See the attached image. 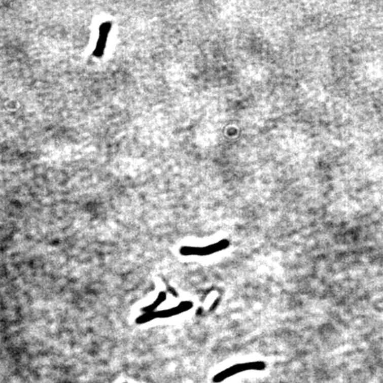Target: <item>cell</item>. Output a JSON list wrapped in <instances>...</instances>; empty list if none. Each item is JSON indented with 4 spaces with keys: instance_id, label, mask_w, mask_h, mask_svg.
I'll return each mask as SVG.
<instances>
[{
    "instance_id": "cell-1",
    "label": "cell",
    "mask_w": 383,
    "mask_h": 383,
    "mask_svg": "<svg viewBox=\"0 0 383 383\" xmlns=\"http://www.w3.org/2000/svg\"><path fill=\"white\" fill-rule=\"evenodd\" d=\"M265 363L263 361H257V362L243 363V364H238L235 366H231L221 373H218L215 376L214 380L216 382H219L221 380H224L226 378L232 376L233 374L248 371V370H257V371H262L265 369Z\"/></svg>"
},
{
    "instance_id": "cell-2",
    "label": "cell",
    "mask_w": 383,
    "mask_h": 383,
    "mask_svg": "<svg viewBox=\"0 0 383 383\" xmlns=\"http://www.w3.org/2000/svg\"><path fill=\"white\" fill-rule=\"evenodd\" d=\"M230 246V240L223 239L218 242L213 243L211 245L205 247H194L193 248V256L198 257H207L212 254L218 253L220 251L226 250Z\"/></svg>"
},
{
    "instance_id": "cell-3",
    "label": "cell",
    "mask_w": 383,
    "mask_h": 383,
    "mask_svg": "<svg viewBox=\"0 0 383 383\" xmlns=\"http://www.w3.org/2000/svg\"><path fill=\"white\" fill-rule=\"evenodd\" d=\"M182 312H183L182 309H180V306L178 305L177 307H173L171 309H164V310L157 311V318H159V319H166V318H169V317L180 315Z\"/></svg>"
},
{
    "instance_id": "cell-4",
    "label": "cell",
    "mask_w": 383,
    "mask_h": 383,
    "mask_svg": "<svg viewBox=\"0 0 383 383\" xmlns=\"http://www.w3.org/2000/svg\"><path fill=\"white\" fill-rule=\"evenodd\" d=\"M166 299V294L165 293H163V292H162V293H160L158 295V297L156 298V301H155L153 304H152L151 306H149V307H148L147 309H144L147 310L146 311V313L147 312H152V311H154V309H155V308H157L162 302H164L165 301Z\"/></svg>"
},
{
    "instance_id": "cell-5",
    "label": "cell",
    "mask_w": 383,
    "mask_h": 383,
    "mask_svg": "<svg viewBox=\"0 0 383 383\" xmlns=\"http://www.w3.org/2000/svg\"><path fill=\"white\" fill-rule=\"evenodd\" d=\"M157 318V311H152V312L145 313L144 315L140 317L137 320V322L138 324L147 323L148 321H151V320H155Z\"/></svg>"
},
{
    "instance_id": "cell-6",
    "label": "cell",
    "mask_w": 383,
    "mask_h": 383,
    "mask_svg": "<svg viewBox=\"0 0 383 383\" xmlns=\"http://www.w3.org/2000/svg\"><path fill=\"white\" fill-rule=\"evenodd\" d=\"M180 309H182L183 312H186L187 310L192 309L193 307V303L190 301H185V302H180Z\"/></svg>"
},
{
    "instance_id": "cell-7",
    "label": "cell",
    "mask_w": 383,
    "mask_h": 383,
    "mask_svg": "<svg viewBox=\"0 0 383 383\" xmlns=\"http://www.w3.org/2000/svg\"><path fill=\"white\" fill-rule=\"evenodd\" d=\"M124 383H126V382H124Z\"/></svg>"
}]
</instances>
